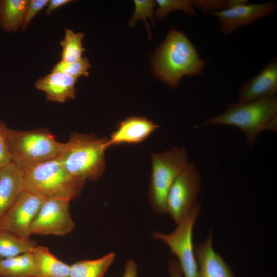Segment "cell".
Wrapping results in <instances>:
<instances>
[{
  "label": "cell",
  "mask_w": 277,
  "mask_h": 277,
  "mask_svg": "<svg viewBox=\"0 0 277 277\" xmlns=\"http://www.w3.org/2000/svg\"><path fill=\"white\" fill-rule=\"evenodd\" d=\"M194 7L203 13L211 14L248 3L247 0H194Z\"/></svg>",
  "instance_id": "cell-25"
},
{
  "label": "cell",
  "mask_w": 277,
  "mask_h": 277,
  "mask_svg": "<svg viewBox=\"0 0 277 277\" xmlns=\"http://www.w3.org/2000/svg\"><path fill=\"white\" fill-rule=\"evenodd\" d=\"M48 0H29L26 8L22 30L27 29L28 25L36 14L46 5Z\"/></svg>",
  "instance_id": "cell-27"
},
{
  "label": "cell",
  "mask_w": 277,
  "mask_h": 277,
  "mask_svg": "<svg viewBox=\"0 0 277 277\" xmlns=\"http://www.w3.org/2000/svg\"><path fill=\"white\" fill-rule=\"evenodd\" d=\"M151 171L148 196L153 210L166 213L168 192L173 183L189 163L185 148L171 149L151 155Z\"/></svg>",
  "instance_id": "cell-6"
},
{
  "label": "cell",
  "mask_w": 277,
  "mask_h": 277,
  "mask_svg": "<svg viewBox=\"0 0 277 277\" xmlns=\"http://www.w3.org/2000/svg\"><path fill=\"white\" fill-rule=\"evenodd\" d=\"M77 80L64 73L51 72L38 78L34 86L45 93L47 101L64 103L67 100L75 98L74 85Z\"/></svg>",
  "instance_id": "cell-16"
},
{
  "label": "cell",
  "mask_w": 277,
  "mask_h": 277,
  "mask_svg": "<svg viewBox=\"0 0 277 277\" xmlns=\"http://www.w3.org/2000/svg\"><path fill=\"white\" fill-rule=\"evenodd\" d=\"M67 198L45 199L30 227L31 234L64 236L70 233L75 224L69 212Z\"/></svg>",
  "instance_id": "cell-9"
},
{
  "label": "cell",
  "mask_w": 277,
  "mask_h": 277,
  "mask_svg": "<svg viewBox=\"0 0 277 277\" xmlns=\"http://www.w3.org/2000/svg\"><path fill=\"white\" fill-rule=\"evenodd\" d=\"M169 271L170 277H183L179 264L176 260L172 259L170 261Z\"/></svg>",
  "instance_id": "cell-31"
},
{
  "label": "cell",
  "mask_w": 277,
  "mask_h": 277,
  "mask_svg": "<svg viewBox=\"0 0 277 277\" xmlns=\"http://www.w3.org/2000/svg\"><path fill=\"white\" fill-rule=\"evenodd\" d=\"M28 0L0 1V25L7 31H16L22 27Z\"/></svg>",
  "instance_id": "cell-19"
},
{
  "label": "cell",
  "mask_w": 277,
  "mask_h": 277,
  "mask_svg": "<svg viewBox=\"0 0 277 277\" xmlns=\"http://www.w3.org/2000/svg\"><path fill=\"white\" fill-rule=\"evenodd\" d=\"M84 35V33H74L70 29H65V37L60 42L62 48L61 61L71 63L82 58L85 51L82 44Z\"/></svg>",
  "instance_id": "cell-22"
},
{
  "label": "cell",
  "mask_w": 277,
  "mask_h": 277,
  "mask_svg": "<svg viewBox=\"0 0 277 277\" xmlns=\"http://www.w3.org/2000/svg\"><path fill=\"white\" fill-rule=\"evenodd\" d=\"M91 67L89 59L82 57L79 60L71 63L60 61L53 67L51 72H62L78 78L81 76H88L89 73L88 70Z\"/></svg>",
  "instance_id": "cell-24"
},
{
  "label": "cell",
  "mask_w": 277,
  "mask_h": 277,
  "mask_svg": "<svg viewBox=\"0 0 277 277\" xmlns=\"http://www.w3.org/2000/svg\"><path fill=\"white\" fill-rule=\"evenodd\" d=\"M0 277H36L32 252L0 259Z\"/></svg>",
  "instance_id": "cell-18"
},
{
  "label": "cell",
  "mask_w": 277,
  "mask_h": 277,
  "mask_svg": "<svg viewBox=\"0 0 277 277\" xmlns=\"http://www.w3.org/2000/svg\"><path fill=\"white\" fill-rule=\"evenodd\" d=\"M159 127L147 118L132 116L121 121L108 138L109 147L121 144H137L148 138Z\"/></svg>",
  "instance_id": "cell-14"
},
{
  "label": "cell",
  "mask_w": 277,
  "mask_h": 277,
  "mask_svg": "<svg viewBox=\"0 0 277 277\" xmlns=\"http://www.w3.org/2000/svg\"><path fill=\"white\" fill-rule=\"evenodd\" d=\"M201 176L196 164L189 162L176 178L167 194L166 213L179 224L198 203Z\"/></svg>",
  "instance_id": "cell-8"
},
{
  "label": "cell",
  "mask_w": 277,
  "mask_h": 277,
  "mask_svg": "<svg viewBox=\"0 0 277 277\" xmlns=\"http://www.w3.org/2000/svg\"><path fill=\"white\" fill-rule=\"evenodd\" d=\"M137 265L133 259H129L126 262L122 277H137Z\"/></svg>",
  "instance_id": "cell-29"
},
{
  "label": "cell",
  "mask_w": 277,
  "mask_h": 277,
  "mask_svg": "<svg viewBox=\"0 0 277 277\" xmlns=\"http://www.w3.org/2000/svg\"><path fill=\"white\" fill-rule=\"evenodd\" d=\"M6 136L10 161L22 169L60 156L67 145L56 141L47 130L26 131L7 128Z\"/></svg>",
  "instance_id": "cell-5"
},
{
  "label": "cell",
  "mask_w": 277,
  "mask_h": 277,
  "mask_svg": "<svg viewBox=\"0 0 277 277\" xmlns=\"http://www.w3.org/2000/svg\"><path fill=\"white\" fill-rule=\"evenodd\" d=\"M206 64L190 39L174 29L168 32L152 61L155 76L171 88L177 87L184 76L202 74Z\"/></svg>",
  "instance_id": "cell-1"
},
{
  "label": "cell",
  "mask_w": 277,
  "mask_h": 277,
  "mask_svg": "<svg viewBox=\"0 0 277 277\" xmlns=\"http://www.w3.org/2000/svg\"><path fill=\"white\" fill-rule=\"evenodd\" d=\"M155 16L158 19H164L171 12L181 10L190 16H196L197 12L192 1L190 0H157Z\"/></svg>",
  "instance_id": "cell-23"
},
{
  "label": "cell",
  "mask_w": 277,
  "mask_h": 277,
  "mask_svg": "<svg viewBox=\"0 0 277 277\" xmlns=\"http://www.w3.org/2000/svg\"><path fill=\"white\" fill-rule=\"evenodd\" d=\"M44 199L24 190L0 220V230L30 238L31 225Z\"/></svg>",
  "instance_id": "cell-10"
},
{
  "label": "cell",
  "mask_w": 277,
  "mask_h": 277,
  "mask_svg": "<svg viewBox=\"0 0 277 277\" xmlns=\"http://www.w3.org/2000/svg\"><path fill=\"white\" fill-rule=\"evenodd\" d=\"M135 9L134 13L128 24L130 26H134L136 22L140 19L144 21L147 29L149 38H151V32L150 31V26L147 22V18L149 17L153 24V9L155 7L156 2L152 0H135L134 1Z\"/></svg>",
  "instance_id": "cell-26"
},
{
  "label": "cell",
  "mask_w": 277,
  "mask_h": 277,
  "mask_svg": "<svg viewBox=\"0 0 277 277\" xmlns=\"http://www.w3.org/2000/svg\"><path fill=\"white\" fill-rule=\"evenodd\" d=\"M7 127L0 121V168L11 162L7 142Z\"/></svg>",
  "instance_id": "cell-28"
},
{
  "label": "cell",
  "mask_w": 277,
  "mask_h": 277,
  "mask_svg": "<svg viewBox=\"0 0 277 277\" xmlns=\"http://www.w3.org/2000/svg\"><path fill=\"white\" fill-rule=\"evenodd\" d=\"M213 231L195 249L198 277H236L223 258L213 248Z\"/></svg>",
  "instance_id": "cell-13"
},
{
  "label": "cell",
  "mask_w": 277,
  "mask_h": 277,
  "mask_svg": "<svg viewBox=\"0 0 277 277\" xmlns=\"http://www.w3.org/2000/svg\"><path fill=\"white\" fill-rule=\"evenodd\" d=\"M73 2L71 0H50L48 3V7L45 11V14L49 15L56 9L67 3Z\"/></svg>",
  "instance_id": "cell-30"
},
{
  "label": "cell",
  "mask_w": 277,
  "mask_h": 277,
  "mask_svg": "<svg viewBox=\"0 0 277 277\" xmlns=\"http://www.w3.org/2000/svg\"><path fill=\"white\" fill-rule=\"evenodd\" d=\"M108 138L93 135L72 134L60 156L66 171L73 178L85 182L95 181L104 172L105 152Z\"/></svg>",
  "instance_id": "cell-4"
},
{
  "label": "cell",
  "mask_w": 277,
  "mask_h": 277,
  "mask_svg": "<svg viewBox=\"0 0 277 277\" xmlns=\"http://www.w3.org/2000/svg\"><path fill=\"white\" fill-rule=\"evenodd\" d=\"M24 190L21 168L11 162L0 168V220Z\"/></svg>",
  "instance_id": "cell-15"
},
{
  "label": "cell",
  "mask_w": 277,
  "mask_h": 277,
  "mask_svg": "<svg viewBox=\"0 0 277 277\" xmlns=\"http://www.w3.org/2000/svg\"><path fill=\"white\" fill-rule=\"evenodd\" d=\"M230 125L244 133L250 148L264 131H277V97L267 96L254 101L229 104L220 114L204 122L200 126Z\"/></svg>",
  "instance_id": "cell-2"
},
{
  "label": "cell",
  "mask_w": 277,
  "mask_h": 277,
  "mask_svg": "<svg viewBox=\"0 0 277 277\" xmlns=\"http://www.w3.org/2000/svg\"><path fill=\"white\" fill-rule=\"evenodd\" d=\"M24 190L43 199L78 196L85 184L65 170L61 157L40 162L22 169Z\"/></svg>",
  "instance_id": "cell-3"
},
{
  "label": "cell",
  "mask_w": 277,
  "mask_h": 277,
  "mask_svg": "<svg viewBox=\"0 0 277 277\" xmlns=\"http://www.w3.org/2000/svg\"><path fill=\"white\" fill-rule=\"evenodd\" d=\"M36 277H69L70 265L54 255L44 246H36L32 251Z\"/></svg>",
  "instance_id": "cell-17"
},
{
  "label": "cell",
  "mask_w": 277,
  "mask_h": 277,
  "mask_svg": "<svg viewBox=\"0 0 277 277\" xmlns=\"http://www.w3.org/2000/svg\"><path fill=\"white\" fill-rule=\"evenodd\" d=\"M276 93L277 58L274 56L256 75L243 83L238 91V101L250 102L275 96Z\"/></svg>",
  "instance_id": "cell-12"
},
{
  "label": "cell",
  "mask_w": 277,
  "mask_h": 277,
  "mask_svg": "<svg viewBox=\"0 0 277 277\" xmlns=\"http://www.w3.org/2000/svg\"><path fill=\"white\" fill-rule=\"evenodd\" d=\"M277 8L275 1L261 3H246L212 14L218 19L221 32L228 35L243 27L273 13Z\"/></svg>",
  "instance_id": "cell-11"
},
{
  "label": "cell",
  "mask_w": 277,
  "mask_h": 277,
  "mask_svg": "<svg viewBox=\"0 0 277 277\" xmlns=\"http://www.w3.org/2000/svg\"><path fill=\"white\" fill-rule=\"evenodd\" d=\"M115 258L111 252L93 260L77 261L70 265L69 277H104Z\"/></svg>",
  "instance_id": "cell-20"
},
{
  "label": "cell",
  "mask_w": 277,
  "mask_h": 277,
  "mask_svg": "<svg viewBox=\"0 0 277 277\" xmlns=\"http://www.w3.org/2000/svg\"><path fill=\"white\" fill-rule=\"evenodd\" d=\"M201 209V204L197 203L172 232L164 234L155 231L152 234L153 238L166 244L171 253L176 257L183 277H198L193 230Z\"/></svg>",
  "instance_id": "cell-7"
},
{
  "label": "cell",
  "mask_w": 277,
  "mask_h": 277,
  "mask_svg": "<svg viewBox=\"0 0 277 277\" xmlns=\"http://www.w3.org/2000/svg\"><path fill=\"white\" fill-rule=\"evenodd\" d=\"M37 245L36 241L30 238H22L0 230V259L32 252Z\"/></svg>",
  "instance_id": "cell-21"
}]
</instances>
